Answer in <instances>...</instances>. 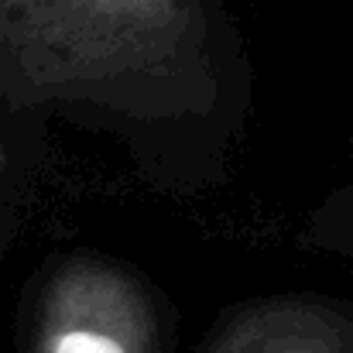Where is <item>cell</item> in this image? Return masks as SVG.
Masks as SVG:
<instances>
[{
	"label": "cell",
	"mask_w": 353,
	"mask_h": 353,
	"mask_svg": "<svg viewBox=\"0 0 353 353\" xmlns=\"http://www.w3.org/2000/svg\"><path fill=\"white\" fill-rule=\"evenodd\" d=\"M185 0H0V24L62 69H120L172 45Z\"/></svg>",
	"instance_id": "1"
},
{
	"label": "cell",
	"mask_w": 353,
	"mask_h": 353,
	"mask_svg": "<svg viewBox=\"0 0 353 353\" xmlns=\"http://www.w3.org/2000/svg\"><path fill=\"white\" fill-rule=\"evenodd\" d=\"M34 353H154L144 295L114 268H69L41 302Z\"/></svg>",
	"instance_id": "2"
},
{
	"label": "cell",
	"mask_w": 353,
	"mask_h": 353,
	"mask_svg": "<svg viewBox=\"0 0 353 353\" xmlns=\"http://www.w3.org/2000/svg\"><path fill=\"white\" fill-rule=\"evenodd\" d=\"M210 353H336L326 330L316 316L299 309L295 302L257 305L247 319L213 343Z\"/></svg>",
	"instance_id": "3"
}]
</instances>
